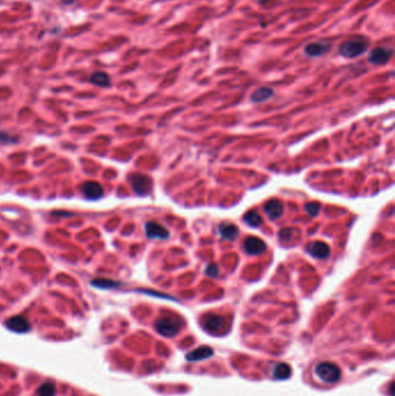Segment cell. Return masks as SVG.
Wrapping results in <instances>:
<instances>
[{"label":"cell","instance_id":"obj_1","mask_svg":"<svg viewBox=\"0 0 395 396\" xmlns=\"http://www.w3.org/2000/svg\"><path fill=\"white\" fill-rule=\"evenodd\" d=\"M369 41L363 36H355L352 39L347 40L340 46L339 52L341 56L346 58H356L361 56L368 50Z\"/></svg>","mask_w":395,"mask_h":396},{"label":"cell","instance_id":"obj_2","mask_svg":"<svg viewBox=\"0 0 395 396\" xmlns=\"http://www.w3.org/2000/svg\"><path fill=\"white\" fill-rule=\"evenodd\" d=\"M315 374L326 383H336L341 379V370L337 365L329 362L319 363L315 366Z\"/></svg>","mask_w":395,"mask_h":396},{"label":"cell","instance_id":"obj_3","mask_svg":"<svg viewBox=\"0 0 395 396\" xmlns=\"http://www.w3.org/2000/svg\"><path fill=\"white\" fill-rule=\"evenodd\" d=\"M182 323L179 319L172 316H163L156 322V330L165 337H173L180 331Z\"/></svg>","mask_w":395,"mask_h":396},{"label":"cell","instance_id":"obj_4","mask_svg":"<svg viewBox=\"0 0 395 396\" xmlns=\"http://www.w3.org/2000/svg\"><path fill=\"white\" fill-rule=\"evenodd\" d=\"M130 183L134 191L139 196L150 194L151 189H152V181H151V179H148L145 175H141V174H134L130 177Z\"/></svg>","mask_w":395,"mask_h":396},{"label":"cell","instance_id":"obj_5","mask_svg":"<svg viewBox=\"0 0 395 396\" xmlns=\"http://www.w3.org/2000/svg\"><path fill=\"white\" fill-rule=\"evenodd\" d=\"M203 327L204 329H207L208 331L212 332V334H218L219 331L225 330L227 327V322L224 316L210 314L204 318Z\"/></svg>","mask_w":395,"mask_h":396},{"label":"cell","instance_id":"obj_6","mask_svg":"<svg viewBox=\"0 0 395 396\" xmlns=\"http://www.w3.org/2000/svg\"><path fill=\"white\" fill-rule=\"evenodd\" d=\"M393 57V50L387 47H379L370 52L369 61L374 65H384Z\"/></svg>","mask_w":395,"mask_h":396},{"label":"cell","instance_id":"obj_7","mask_svg":"<svg viewBox=\"0 0 395 396\" xmlns=\"http://www.w3.org/2000/svg\"><path fill=\"white\" fill-rule=\"evenodd\" d=\"M330 49V44L327 41H318V42L309 43L305 47V53L308 57H320L327 53Z\"/></svg>","mask_w":395,"mask_h":396},{"label":"cell","instance_id":"obj_8","mask_svg":"<svg viewBox=\"0 0 395 396\" xmlns=\"http://www.w3.org/2000/svg\"><path fill=\"white\" fill-rule=\"evenodd\" d=\"M267 246L261 239L255 236H249L243 242V249L249 255H258L263 253Z\"/></svg>","mask_w":395,"mask_h":396},{"label":"cell","instance_id":"obj_9","mask_svg":"<svg viewBox=\"0 0 395 396\" xmlns=\"http://www.w3.org/2000/svg\"><path fill=\"white\" fill-rule=\"evenodd\" d=\"M145 230H146V235L151 239H167L169 236V232L165 227L161 226L160 224L156 223V221H148L145 225Z\"/></svg>","mask_w":395,"mask_h":396},{"label":"cell","instance_id":"obj_10","mask_svg":"<svg viewBox=\"0 0 395 396\" xmlns=\"http://www.w3.org/2000/svg\"><path fill=\"white\" fill-rule=\"evenodd\" d=\"M81 191L88 199H99L103 196V189L97 182L88 181L81 186Z\"/></svg>","mask_w":395,"mask_h":396},{"label":"cell","instance_id":"obj_11","mask_svg":"<svg viewBox=\"0 0 395 396\" xmlns=\"http://www.w3.org/2000/svg\"><path fill=\"white\" fill-rule=\"evenodd\" d=\"M6 327L14 332H27L30 329L29 322L23 316H13L6 321Z\"/></svg>","mask_w":395,"mask_h":396},{"label":"cell","instance_id":"obj_12","mask_svg":"<svg viewBox=\"0 0 395 396\" xmlns=\"http://www.w3.org/2000/svg\"><path fill=\"white\" fill-rule=\"evenodd\" d=\"M284 211L283 204L278 199H270L264 204V212L271 220L282 217Z\"/></svg>","mask_w":395,"mask_h":396},{"label":"cell","instance_id":"obj_13","mask_svg":"<svg viewBox=\"0 0 395 396\" xmlns=\"http://www.w3.org/2000/svg\"><path fill=\"white\" fill-rule=\"evenodd\" d=\"M307 253L315 258H327L329 256V247L324 242H312L307 247Z\"/></svg>","mask_w":395,"mask_h":396},{"label":"cell","instance_id":"obj_14","mask_svg":"<svg viewBox=\"0 0 395 396\" xmlns=\"http://www.w3.org/2000/svg\"><path fill=\"white\" fill-rule=\"evenodd\" d=\"M212 356H213L212 348L207 347V345H203V347L197 348V349L191 351V352L187 353L186 359H187L188 362H200V360L208 359V358H210Z\"/></svg>","mask_w":395,"mask_h":396},{"label":"cell","instance_id":"obj_15","mask_svg":"<svg viewBox=\"0 0 395 396\" xmlns=\"http://www.w3.org/2000/svg\"><path fill=\"white\" fill-rule=\"evenodd\" d=\"M274 95V91L269 87H260L257 88L256 91L253 92V94L251 95V100L253 102L261 103L264 102V101L269 100L271 96Z\"/></svg>","mask_w":395,"mask_h":396},{"label":"cell","instance_id":"obj_16","mask_svg":"<svg viewBox=\"0 0 395 396\" xmlns=\"http://www.w3.org/2000/svg\"><path fill=\"white\" fill-rule=\"evenodd\" d=\"M218 231H219L220 236H222L223 239L230 240V241L234 240L239 233L238 227L232 224H222L219 226V229H218Z\"/></svg>","mask_w":395,"mask_h":396},{"label":"cell","instance_id":"obj_17","mask_svg":"<svg viewBox=\"0 0 395 396\" xmlns=\"http://www.w3.org/2000/svg\"><path fill=\"white\" fill-rule=\"evenodd\" d=\"M292 374L291 367H290L287 364H277L276 366L274 367L273 370V376L277 380H284L290 378Z\"/></svg>","mask_w":395,"mask_h":396},{"label":"cell","instance_id":"obj_18","mask_svg":"<svg viewBox=\"0 0 395 396\" xmlns=\"http://www.w3.org/2000/svg\"><path fill=\"white\" fill-rule=\"evenodd\" d=\"M91 81L93 82L94 85L100 87H107L110 85V78L109 75L104 72H95V73L92 74Z\"/></svg>","mask_w":395,"mask_h":396},{"label":"cell","instance_id":"obj_19","mask_svg":"<svg viewBox=\"0 0 395 396\" xmlns=\"http://www.w3.org/2000/svg\"><path fill=\"white\" fill-rule=\"evenodd\" d=\"M243 221L251 227H258L262 224V218L256 211H249L243 217Z\"/></svg>","mask_w":395,"mask_h":396},{"label":"cell","instance_id":"obj_20","mask_svg":"<svg viewBox=\"0 0 395 396\" xmlns=\"http://www.w3.org/2000/svg\"><path fill=\"white\" fill-rule=\"evenodd\" d=\"M56 386L51 381H46L42 383L37 389V396H55Z\"/></svg>","mask_w":395,"mask_h":396},{"label":"cell","instance_id":"obj_21","mask_svg":"<svg viewBox=\"0 0 395 396\" xmlns=\"http://www.w3.org/2000/svg\"><path fill=\"white\" fill-rule=\"evenodd\" d=\"M92 285L99 289H114V287L119 286V283L109 280H94L92 281Z\"/></svg>","mask_w":395,"mask_h":396},{"label":"cell","instance_id":"obj_22","mask_svg":"<svg viewBox=\"0 0 395 396\" xmlns=\"http://www.w3.org/2000/svg\"><path fill=\"white\" fill-rule=\"evenodd\" d=\"M305 209L306 211H307V213L309 215H312V217H315L319 212H320V205L318 204V203H307V204L305 205Z\"/></svg>","mask_w":395,"mask_h":396},{"label":"cell","instance_id":"obj_23","mask_svg":"<svg viewBox=\"0 0 395 396\" xmlns=\"http://www.w3.org/2000/svg\"><path fill=\"white\" fill-rule=\"evenodd\" d=\"M205 274H207L209 277H217L218 275H219V270H218L217 265L216 264H210L209 267L207 268V270H205Z\"/></svg>","mask_w":395,"mask_h":396}]
</instances>
